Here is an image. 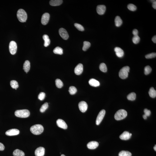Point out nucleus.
<instances>
[{
    "label": "nucleus",
    "instance_id": "1",
    "mask_svg": "<svg viewBox=\"0 0 156 156\" xmlns=\"http://www.w3.org/2000/svg\"><path fill=\"white\" fill-rule=\"evenodd\" d=\"M30 131L34 135H40L43 132L44 128L42 125L36 124L33 125L31 127Z\"/></svg>",
    "mask_w": 156,
    "mask_h": 156
},
{
    "label": "nucleus",
    "instance_id": "2",
    "mask_svg": "<svg viewBox=\"0 0 156 156\" xmlns=\"http://www.w3.org/2000/svg\"><path fill=\"white\" fill-rule=\"evenodd\" d=\"M17 16L19 21L21 22H24L26 21L27 18L26 12L23 9H20L18 11Z\"/></svg>",
    "mask_w": 156,
    "mask_h": 156
},
{
    "label": "nucleus",
    "instance_id": "3",
    "mask_svg": "<svg viewBox=\"0 0 156 156\" xmlns=\"http://www.w3.org/2000/svg\"><path fill=\"white\" fill-rule=\"evenodd\" d=\"M15 114L16 117L25 118L30 116V112L27 109L18 110L15 111Z\"/></svg>",
    "mask_w": 156,
    "mask_h": 156
},
{
    "label": "nucleus",
    "instance_id": "4",
    "mask_svg": "<svg viewBox=\"0 0 156 156\" xmlns=\"http://www.w3.org/2000/svg\"><path fill=\"white\" fill-rule=\"evenodd\" d=\"M127 112L123 109H121L118 111L115 115V118L117 120L123 119L127 116Z\"/></svg>",
    "mask_w": 156,
    "mask_h": 156
},
{
    "label": "nucleus",
    "instance_id": "5",
    "mask_svg": "<svg viewBox=\"0 0 156 156\" xmlns=\"http://www.w3.org/2000/svg\"><path fill=\"white\" fill-rule=\"evenodd\" d=\"M130 68L128 66H124L120 70L119 76L122 79H125L128 77V73L130 71Z\"/></svg>",
    "mask_w": 156,
    "mask_h": 156
},
{
    "label": "nucleus",
    "instance_id": "6",
    "mask_svg": "<svg viewBox=\"0 0 156 156\" xmlns=\"http://www.w3.org/2000/svg\"><path fill=\"white\" fill-rule=\"evenodd\" d=\"M17 49L16 43L14 41H12L10 42L9 45V49L10 53L12 55H14L16 53Z\"/></svg>",
    "mask_w": 156,
    "mask_h": 156
},
{
    "label": "nucleus",
    "instance_id": "7",
    "mask_svg": "<svg viewBox=\"0 0 156 156\" xmlns=\"http://www.w3.org/2000/svg\"><path fill=\"white\" fill-rule=\"evenodd\" d=\"M106 113V111L104 110H102L99 112L97 118L96 123V125H99L103 120Z\"/></svg>",
    "mask_w": 156,
    "mask_h": 156
},
{
    "label": "nucleus",
    "instance_id": "8",
    "mask_svg": "<svg viewBox=\"0 0 156 156\" xmlns=\"http://www.w3.org/2000/svg\"><path fill=\"white\" fill-rule=\"evenodd\" d=\"M78 107L80 111L82 112H84L87 110L88 106L86 102L82 101L79 103Z\"/></svg>",
    "mask_w": 156,
    "mask_h": 156
},
{
    "label": "nucleus",
    "instance_id": "9",
    "mask_svg": "<svg viewBox=\"0 0 156 156\" xmlns=\"http://www.w3.org/2000/svg\"><path fill=\"white\" fill-rule=\"evenodd\" d=\"M59 34L62 39L64 40H67L69 38V35L67 32L66 29L61 28L59 29Z\"/></svg>",
    "mask_w": 156,
    "mask_h": 156
},
{
    "label": "nucleus",
    "instance_id": "10",
    "mask_svg": "<svg viewBox=\"0 0 156 156\" xmlns=\"http://www.w3.org/2000/svg\"><path fill=\"white\" fill-rule=\"evenodd\" d=\"M50 18V15L48 13H45L42 15L41 19V22L43 25H45L48 24Z\"/></svg>",
    "mask_w": 156,
    "mask_h": 156
},
{
    "label": "nucleus",
    "instance_id": "11",
    "mask_svg": "<svg viewBox=\"0 0 156 156\" xmlns=\"http://www.w3.org/2000/svg\"><path fill=\"white\" fill-rule=\"evenodd\" d=\"M20 131L18 129H12L8 130L5 133L6 135L8 136H13L19 135Z\"/></svg>",
    "mask_w": 156,
    "mask_h": 156
},
{
    "label": "nucleus",
    "instance_id": "12",
    "mask_svg": "<svg viewBox=\"0 0 156 156\" xmlns=\"http://www.w3.org/2000/svg\"><path fill=\"white\" fill-rule=\"evenodd\" d=\"M45 153V149L43 147H39L36 149L35 154L36 156H43Z\"/></svg>",
    "mask_w": 156,
    "mask_h": 156
},
{
    "label": "nucleus",
    "instance_id": "13",
    "mask_svg": "<svg viewBox=\"0 0 156 156\" xmlns=\"http://www.w3.org/2000/svg\"><path fill=\"white\" fill-rule=\"evenodd\" d=\"M132 135V134L129 133L128 131H124L120 135V139L124 140H128L130 139Z\"/></svg>",
    "mask_w": 156,
    "mask_h": 156
},
{
    "label": "nucleus",
    "instance_id": "14",
    "mask_svg": "<svg viewBox=\"0 0 156 156\" xmlns=\"http://www.w3.org/2000/svg\"><path fill=\"white\" fill-rule=\"evenodd\" d=\"M83 70V65L82 64L79 63L76 67L74 70V72L76 75H78L81 74Z\"/></svg>",
    "mask_w": 156,
    "mask_h": 156
},
{
    "label": "nucleus",
    "instance_id": "15",
    "mask_svg": "<svg viewBox=\"0 0 156 156\" xmlns=\"http://www.w3.org/2000/svg\"><path fill=\"white\" fill-rule=\"evenodd\" d=\"M57 123L59 127L64 129H66L67 128V124L63 120L59 119L57 120Z\"/></svg>",
    "mask_w": 156,
    "mask_h": 156
},
{
    "label": "nucleus",
    "instance_id": "16",
    "mask_svg": "<svg viewBox=\"0 0 156 156\" xmlns=\"http://www.w3.org/2000/svg\"><path fill=\"white\" fill-rule=\"evenodd\" d=\"M97 12L98 14L103 15L106 11V7L104 5H99L97 7Z\"/></svg>",
    "mask_w": 156,
    "mask_h": 156
},
{
    "label": "nucleus",
    "instance_id": "17",
    "mask_svg": "<svg viewBox=\"0 0 156 156\" xmlns=\"http://www.w3.org/2000/svg\"><path fill=\"white\" fill-rule=\"evenodd\" d=\"M99 145V143L95 141H92L88 143L87 144V148L90 149H95Z\"/></svg>",
    "mask_w": 156,
    "mask_h": 156
},
{
    "label": "nucleus",
    "instance_id": "18",
    "mask_svg": "<svg viewBox=\"0 0 156 156\" xmlns=\"http://www.w3.org/2000/svg\"><path fill=\"white\" fill-rule=\"evenodd\" d=\"M116 54L118 57H123L124 55V52L121 48L119 47H117L114 49Z\"/></svg>",
    "mask_w": 156,
    "mask_h": 156
},
{
    "label": "nucleus",
    "instance_id": "19",
    "mask_svg": "<svg viewBox=\"0 0 156 156\" xmlns=\"http://www.w3.org/2000/svg\"><path fill=\"white\" fill-rule=\"evenodd\" d=\"M30 63L29 61L28 60L25 61L24 64L23 69L26 73L30 70Z\"/></svg>",
    "mask_w": 156,
    "mask_h": 156
},
{
    "label": "nucleus",
    "instance_id": "20",
    "mask_svg": "<svg viewBox=\"0 0 156 156\" xmlns=\"http://www.w3.org/2000/svg\"><path fill=\"white\" fill-rule=\"evenodd\" d=\"M89 83L90 86L93 87H98L100 85L99 81L93 78L90 79L89 81Z\"/></svg>",
    "mask_w": 156,
    "mask_h": 156
},
{
    "label": "nucleus",
    "instance_id": "21",
    "mask_svg": "<svg viewBox=\"0 0 156 156\" xmlns=\"http://www.w3.org/2000/svg\"><path fill=\"white\" fill-rule=\"evenodd\" d=\"M62 0H52L49 2V4L51 6H59L62 4Z\"/></svg>",
    "mask_w": 156,
    "mask_h": 156
},
{
    "label": "nucleus",
    "instance_id": "22",
    "mask_svg": "<svg viewBox=\"0 0 156 156\" xmlns=\"http://www.w3.org/2000/svg\"><path fill=\"white\" fill-rule=\"evenodd\" d=\"M43 38L44 41V46L48 47L50 43V40L49 39V37L46 34H45L43 36Z\"/></svg>",
    "mask_w": 156,
    "mask_h": 156
},
{
    "label": "nucleus",
    "instance_id": "23",
    "mask_svg": "<svg viewBox=\"0 0 156 156\" xmlns=\"http://www.w3.org/2000/svg\"><path fill=\"white\" fill-rule=\"evenodd\" d=\"M115 25L116 26L119 27L121 26L123 23V21L121 17L119 16H116L115 19Z\"/></svg>",
    "mask_w": 156,
    "mask_h": 156
},
{
    "label": "nucleus",
    "instance_id": "24",
    "mask_svg": "<svg viewBox=\"0 0 156 156\" xmlns=\"http://www.w3.org/2000/svg\"><path fill=\"white\" fill-rule=\"evenodd\" d=\"M13 155L14 156H24L25 153L24 152L19 149H15L13 153Z\"/></svg>",
    "mask_w": 156,
    "mask_h": 156
},
{
    "label": "nucleus",
    "instance_id": "25",
    "mask_svg": "<svg viewBox=\"0 0 156 156\" xmlns=\"http://www.w3.org/2000/svg\"><path fill=\"white\" fill-rule=\"evenodd\" d=\"M63 49L61 47H57L53 49V52L55 54L62 55L63 53Z\"/></svg>",
    "mask_w": 156,
    "mask_h": 156
},
{
    "label": "nucleus",
    "instance_id": "26",
    "mask_svg": "<svg viewBox=\"0 0 156 156\" xmlns=\"http://www.w3.org/2000/svg\"><path fill=\"white\" fill-rule=\"evenodd\" d=\"M149 96L152 98H155L156 96V91L155 90L154 88L153 87H151L149 90Z\"/></svg>",
    "mask_w": 156,
    "mask_h": 156
},
{
    "label": "nucleus",
    "instance_id": "27",
    "mask_svg": "<svg viewBox=\"0 0 156 156\" xmlns=\"http://www.w3.org/2000/svg\"><path fill=\"white\" fill-rule=\"evenodd\" d=\"M132 154L127 151H122L119 153V156H131Z\"/></svg>",
    "mask_w": 156,
    "mask_h": 156
},
{
    "label": "nucleus",
    "instance_id": "28",
    "mask_svg": "<svg viewBox=\"0 0 156 156\" xmlns=\"http://www.w3.org/2000/svg\"><path fill=\"white\" fill-rule=\"evenodd\" d=\"M136 95L135 93L132 92L129 94L127 97L129 100L134 101L136 99Z\"/></svg>",
    "mask_w": 156,
    "mask_h": 156
},
{
    "label": "nucleus",
    "instance_id": "29",
    "mask_svg": "<svg viewBox=\"0 0 156 156\" xmlns=\"http://www.w3.org/2000/svg\"><path fill=\"white\" fill-rule=\"evenodd\" d=\"M10 85L13 89H16L19 87L18 83L15 80H12L10 82Z\"/></svg>",
    "mask_w": 156,
    "mask_h": 156
},
{
    "label": "nucleus",
    "instance_id": "30",
    "mask_svg": "<svg viewBox=\"0 0 156 156\" xmlns=\"http://www.w3.org/2000/svg\"><path fill=\"white\" fill-rule=\"evenodd\" d=\"M90 42L85 41L84 42L83 46L82 49L84 51H86L90 48Z\"/></svg>",
    "mask_w": 156,
    "mask_h": 156
},
{
    "label": "nucleus",
    "instance_id": "31",
    "mask_svg": "<svg viewBox=\"0 0 156 156\" xmlns=\"http://www.w3.org/2000/svg\"><path fill=\"white\" fill-rule=\"evenodd\" d=\"M77 89L76 87L74 86H71L69 88V91L71 95H73L75 94L77 92Z\"/></svg>",
    "mask_w": 156,
    "mask_h": 156
},
{
    "label": "nucleus",
    "instance_id": "32",
    "mask_svg": "<svg viewBox=\"0 0 156 156\" xmlns=\"http://www.w3.org/2000/svg\"><path fill=\"white\" fill-rule=\"evenodd\" d=\"M56 86L58 88H61L63 86V84L62 82L60 79H57L55 80Z\"/></svg>",
    "mask_w": 156,
    "mask_h": 156
},
{
    "label": "nucleus",
    "instance_id": "33",
    "mask_svg": "<svg viewBox=\"0 0 156 156\" xmlns=\"http://www.w3.org/2000/svg\"><path fill=\"white\" fill-rule=\"evenodd\" d=\"M48 107V103L47 102H46L44 104H43L41 107V108L40 110V112L43 113L45 112V111L46 110Z\"/></svg>",
    "mask_w": 156,
    "mask_h": 156
},
{
    "label": "nucleus",
    "instance_id": "34",
    "mask_svg": "<svg viewBox=\"0 0 156 156\" xmlns=\"http://www.w3.org/2000/svg\"><path fill=\"white\" fill-rule=\"evenodd\" d=\"M99 69L102 72H106L107 71V67L105 64L101 63L99 66Z\"/></svg>",
    "mask_w": 156,
    "mask_h": 156
},
{
    "label": "nucleus",
    "instance_id": "35",
    "mask_svg": "<svg viewBox=\"0 0 156 156\" xmlns=\"http://www.w3.org/2000/svg\"><path fill=\"white\" fill-rule=\"evenodd\" d=\"M144 70L145 74L148 75L151 72L152 69L150 66H147L144 68Z\"/></svg>",
    "mask_w": 156,
    "mask_h": 156
},
{
    "label": "nucleus",
    "instance_id": "36",
    "mask_svg": "<svg viewBox=\"0 0 156 156\" xmlns=\"http://www.w3.org/2000/svg\"><path fill=\"white\" fill-rule=\"evenodd\" d=\"M127 8L130 11H136L137 7L135 5L132 4H129L127 6Z\"/></svg>",
    "mask_w": 156,
    "mask_h": 156
},
{
    "label": "nucleus",
    "instance_id": "37",
    "mask_svg": "<svg viewBox=\"0 0 156 156\" xmlns=\"http://www.w3.org/2000/svg\"><path fill=\"white\" fill-rule=\"evenodd\" d=\"M140 38L138 35L134 36L132 38V41L134 44H137L139 43L140 41Z\"/></svg>",
    "mask_w": 156,
    "mask_h": 156
},
{
    "label": "nucleus",
    "instance_id": "38",
    "mask_svg": "<svg viewBox=\"0 0 156 156\" xmlns=\"http://www.w3.org/2000/svg\"><path fill=\"white\" fill-rule=\"evenodd\" d=\"M74 26L78 30L80 31H83L84 30V28L82 25L78 23L74 24Z\"/></svg>",
    "mask_w": 156,
    "mask_h": 156
},
{
    "label": "nucleus",
    "instance_id": "39",
    "mask_svg": "<svg viewBox=\"0 0 156 156\" xmlns=\"http://www.w3.org/2000/svg\"><path fill=\"white\" fill-rule=\"evenodd\" d=\"M156 53H152L149 54H147L145 56L146 58L147 59H150L154 58L156 57Z\"/></svg>",
    "mask_w": 156,
    "mask_h": 156
},
{
    "label": "nucleus",
    "instance_id": "40",
    "mask_svg": "<svg viewBox=\"0 0 156 156\" xmlns=\"http://www.w3.org/2000/svg\"><path fill=\"white\" fill-rule=\"evenodd\" d=\"M45 94L44 92H41L38 95V98L40 100L42 101L45 98Z\"/></svg>",
    "mask_w": 156,
    "mask_h": 156
},
{
    "label": "nucleus",
    "instance_id": "41",
    "mask_svg": "<svg viewBox=\"0 0 156 156\" xmlns=\"http://www.w3.org/2000/svg\"><path fill=\"white\" fill-rule=\"evenodd\" d=\"M144 115H146L147 117L150 116L151 112L150 110L147 109H144Z\"/></svg>",
    "mask_w": 156,
    "mask_h": 156
},
{
    "label": "nucleus",
    "instance_id": "42",
    "mask_svg": "<svg viewBox=\"0 0 156 156\" xmlns=\"http://www.w3.org/2000/svg\"><path fill=\"white\" fill-rule=\"evenodd\" d=\"M138 30L136 29H134L132 33L134 36L138 35Z\"/></svg>",
    "mask_w": 156,
    "mask_h": 156
},
{
    "label": "nucleus",
    "instance_id": "43",
    "mask_svg": "<svg viewBox=\"0 0 156 156\" xmlns=\"http://www.w3.org/2000/svg\"><path fill=\"white\" fill-rule=\"evenodd\" d=\"M5 147L4 144L2 143H0V151H2L4 150Z\"/></svg>",
    "mask_w": 156,
    "mask_h": 156
},
{
    "label": "nucleus",
    "instance_id": "44",
    "mask_svg": "<svg viewBox=\"0 0 156 156\" xmlns=\"http://www.w3.org/2000/svg\"><path fill=\"white\" fill-rule=\"evenodd\" d=\"M152 6L153 8L155 9H156V0H152Z\"/></svg>",
    "mask_w": 156,
    "mask_h": 156
},
{
    "label": "nucleus",
    "instance_id": "45",
    "mask_svg": "<svg viewBox=\"0 0 156 156\" xmlns=\"http://www.w3.org/2000/svg\"><path fill=\"white\" fill-rule=\"evenodd\" d=\"M152 40L154 43H156V35L154 36L152 39Z\"/></svg>",
    "mask_w": 156,
    "mask_h": 156
},
{
    "label": "nucleus",
    "instance_id": "46",
    "mask_svg": "<svg viewBox=\"0 0 156 156\" xmlns=\"http://www.w3.org/2000/svg\"><path fill=\"white\" fill-rule=\"evenodd\" d=\"M143 118H144V119H147V117L146 115H143Z\"/></svg>",
    "mask_w": 156,
    "mask_h": 156
},
{
    "label": "nucleus",
    "instance_id": "47",
    "mask_svg": "<svg viewBox=\"0 0 156 156\" xmlns=\"http://www.w3.org/2000/svg\"><path fill=\"white\" fill-rule=\"evenodd\" d=\"M154 150H155L156 151V145H155V146L154 147Z\"/></svg>",
    "mask_w": 156,
    "mask_h": 156
},
{
    "label": "nucleus",
    "instance_id": "48",
    "mask_svg": "<svg viewBox=\"0 0 156 156\" xmlns=\"http://www.w3.org/2000/svg\"><path fill=\"white\" fill-rule=\"evenodd\" d=\"M61 156H65L64 155V154H62V155H61Z\"/></svg>",
    "mask_w": 156,
    "mask_h": 156
}]
</instances>
